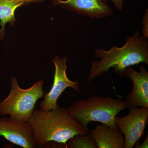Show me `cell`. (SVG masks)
Returning a JSON list of instances; mask_svg holds the SVG:
<instances>
[{"instance_id":"9","label":"cell","mask_w":148,"mask_h":148,"mask_svg":"<svg viewBox=\"0 0 148 148\" xmlns=\"http://www.w3.org/2000/svg\"><path fill=\"white\" fill-rule=\"evenodd\" d=\"M53 4L92 18L101 19L113 14L112 8L103 0H53Z\"/></svg>"},{"instance_id":"1","label":"cell","mask_w":148,"mask_h":148,"mask_svg":"<svg viewBox=\"0 0 148 148\" xmlns=\"http://www.w3.org/2000/svg\"><path fill=\"white\" fill-rule=\"evenodd\" d=\"M28 122L33 128L35 143L38 147L53 142L66 148L68 141L74 136L89 134L88 127L77 121L67 109L59 106L50 110L34 109Z\"/></svg>"},{"instance_id":"7","label":"cell","mask_w":148,"mask_h":148,"mask_svg":"<svg viewBox=\"0 0 148 148\" xmlns=\"http://www.w3.org/2000/svg\"><path fill=\"white\" fill-rule=\"evenodd\" d=\"M0 136L23 148L37 147L33 128L28 122L18 121L10 117L0 118Z\"/></svg>"},{"instance_id":"11","label":"cell","mask_w":148,"mask_h":148,"mask_svg":"<svg viewBox=\"0 0 148 148\" xmlns=\"http://www.w3.org/2000/svg\"><path fill=\"white\" fill-rule=\"evenodd\" d=\"M43 0H0V39L3 37L5 27L7 23L13 26L16 21L15 10L18 7L33 3H40Z\"/></svg>"},{"instance_id":"8","label":"cell","mask_w":148,"mask_h":148,"mask_svg":"<svg viewBox=\"0 0 148 148\" xmlns=\"http://www.w3.org/2000/svg\"><path fill=\"white\" fill-rule=\"evenodd\" d=\"M140 71H137L132 66L125 69L124 77L132 81V91L125 97V101L128 108L135 107H148V72L145 66L139 67Z\"/></svg>"},{"instance_id":"12","label":"cell","mask_w":148,"mask_h":148,"mask_svg":"<svg viewBox=\"0 0 148 148\" xmlns=\"http://www.w3.org/2000/svg\"><path fill=\"white\" fill-rule=\"evenodd\" d=\"M70 148H98L95 140L89 135H77L69 140L66 147Z\"/></svg>"},{"instance_id":"5","label":"cell","mask_w":148,"mask_h":148,"mask_svg":"<svg viewBox=\"0 0 148 148\" xmlns=\"http://www.w3.org/2000/svg\"><path fill=\"white\" fill-rule=\"evenodd\" d=\"M129 113L122 117H116L115 122L123 134L125 148H132L144 136L148 121V107L131 108Z\"/></svg>"},{"instance_id":"2","label":"cell","mask_w":148,"mask_h":148,"mask_svg":"<svg viewBox=\"0 0 148 148\" xmlns=\"http://www.w3.org/2000/svg\"><path fill=\"white\" fill-rule=\"evenodd\" d=\"M95 51V57L101 60L91 62L88 82L101 77L111 68L122 77L128 67L141 63L148 65V38L141 36L138 31L126 38V42L121 47L114 46L108 50L98 49Z\"/></svg>"},{"instance_id":"3","label":"cell","mask_w":148,"mask_h":148,"mask_svg":"<svg viewBox=\"0 0 148 148\" xmlns=\"http://www.w3.org/2000/svg\"><path fill=\"white\" fill-rule=\"evenodd\" d=\"M127 108L128 106L124 100L109 96L94 95L76 101L66 109L71 116L86 127L90 122L96 121L118 127L116 117Z\"/></svg>"},{"instance_id":"14","label":"cell","mask_w":148,"mask_h":148,"mask_svg":"<svg viewBox=\"0 0 148 148\" xmlns=\"http://www.w3.org/2000/svg\"><path fill=\"white\" fill-rule=\"evenodd\" d=\"M103 1L105 3L108 2L110 1L113 3L117 10L121 12H122L123 10V2L125 0H103Z\"/></svg>"},{"instance_id":"6","label":"cell","mask_w":148,"mask_h":148,"mask_svg":"<svg viewBox=\"0 0 148 148\" xmlns=\"http://www.w3.org/2000/svg\"><path fill=\"white\" fill-rule=\"evenodd\" d=\"M67 61L68 58L66 57L60 58L59 56H56L53 58L52 62L55 66V73L53 85L50 91L45 94L43 101L40 103V110H50L57 108L59 106L57 104L58 98L68 88H71L80 92L78 82L71 80L67 76Z\"/></svg>"},{"instance_id":"10","label":"cell","mask_w":148,"mask_h":148,"mask_svg":"<svg viewBox=\"0 0 148 148\" xmlns=\"http://www.w3.org/2000/svg\"><path fill=\"white\" fill-rule=\"evenodd\" d=\"M89 134L98 148H125L124 137L118 127L98 124L95 129L89 130Z\"/></svg>"},{"instance_id":"13","label":"cell","mask_w":148,"mask_h":148,"mask_svg":"<svg viewBox=\"0 0 148 148\" xmlns=\"http://www.w3.org/2000/svg\"><path fill=\"white\" fill-rule=\"evenodd\" d=\"M143 24L142 33L144 37L148 38V10H146L145 12L143 17L142 20Z\"/></svg>"},{"instance_id":"4","label":"cell","mask_w":148,"mask_h":148,"mask_svg":"<svg viewBox=\"0 0 148 148\" xmlns=\"http://www.w3.org/2000/svg\"><path fill=\"white\" fill-rule=\"evenodd\" d=\"M11 88L8 96L0 103V115H9L12 119L28 122L32 116L37 101L43 98L44 81L36 82L27 89L19 87L16 77L11 79Z\"/></svg>"},{"instance_id":"15","label":"cell","mask_w":148,"mask_h":148,"mask_svg":"<svg viewBox=\"0 0 148 148\" xmlns=\"http://www.w3.org/2000/svg\"><path fill=\"white\" fill-rule=\"evenodd\" d=\"M135 148H148V135H147L145 141L142 144H140L139 143V141L137 142L135 144Z\"/></svg>"}]
</instances>
